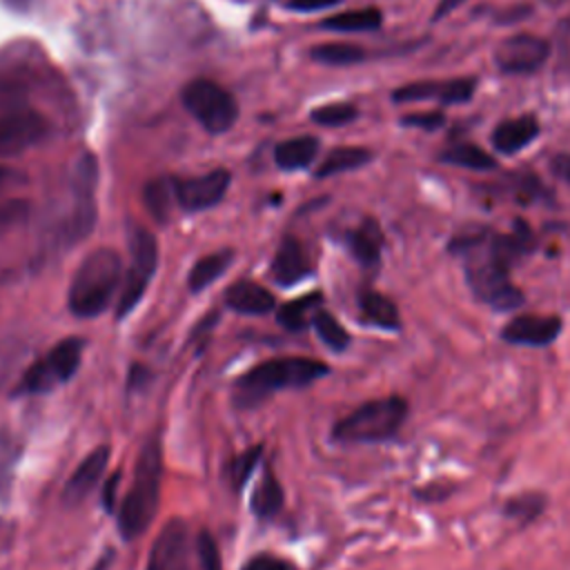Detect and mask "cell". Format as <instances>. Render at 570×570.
Segmentation results:
<instances>
[{"mask_svg":"<svg viewBox=\"0 0 570 570\" xmlns=\"http://www.w3.org/2000/svg\"><path fill=\"white\" fill-rule=\"evenodd\" d=\"M452 252L463 256L465 278L472 292L494 309H517L523 294L510 283V267L519 258V249L508 234H463L452 240Z\"/></svg>","mask_w":570,"mask_h":570,"instance_id":"1","label":"cell"},{"mask_svg":"<svg viewBox=\"0 0 570 570\" xmlns=\"http://www.w3.org/2000/svg\"><path fill=\"white\" fill-rule=\"evenodd\" d=\"M163 479V450L156 436H149L136 459L134 483L118 510V530L125 539L140 537L156 517Z\"/></svg>","mask_w":570,"mask_h":570,"instance_id":"2","label":"cell"},{"mask_svg":"<svg viewBox=\"0 0 570 570\" xmlns=\"http://www.w3.org/2000/svg\"><path fill=\"white\" fill-rule=\"evenodd\" d=\"M122 283V263L111 247L91 249L78 265L69 287V309L78 318H94L107 309Z\"/></svg>","mask_w":570,"mask_h":570,"instance_id":"3","label":"cell"},{"mask_svg":"<svg viewBox=\"0 0 570 570\" xmlns=\"http://www.w3.org/2000/svg\"><path fill=\"white\" fill-rule=\"evenodd\" d=\"M330 370L323 361L309 356H278L258 363L236 381L238 405H252L272 392L305 387Z\"/></svg>","mask_w":570,"mask_h":570,"instance_id":"4","label":"cell"},{"mask_svg":"<svg viewBox=\"0 0 570 570\" xmlns=\"http://www.w3.org/2000/svg\"><path fill=\"white\" fill-rule=\"evenodd\" d=\"M407 416V403L401 396L367 401L343 416L332 436L341 443H376L392 439Z\"/></svg>","mask_w":570,"mask_h":570,"instance_id":"5","label":"cell"},{"mask_svg":"<svg viewBox=\"0 0 570 570\" xmlns=\"http://www.w3.org/2000/svg\"><path fill=\"white\" fill-rule=\"evenodd\" d=\"M82 345L85 341L78 336H69L58 341L47 356L38 358L20 379L18 383V394H42L49 392L51 387L69 381L82 358Z\"/></svg>","mask_w":570,"mask_h":570,"instance_id":"6","label":"cell"},{"mask_svg":"<svg viewBox=\"0 0 570 570\" xmlns=\"http://www.w3.org/2000/svg\"><path fill=\"white\" fill-rule=\"evenodd\" d=\"M185 109L212 134L227 131L238 118V105L234 96L214 80H191L183 89Z\"/></svg>","mask_w":570,"mask_h":570,"instance_id":"7","label":"cell"},{"mask_svg":"<svg viewBox=\"0 0 570 570\" xmlns=\"http://www.w3.org/2000/svg\"><path fill=\"white\" fill-rule=\"evenodd\" d=\"M129 252H131V265L125 274L120 296L116 303L118 318H125L140 303L158 265V243L154 234L145 227H134L129 232Z\"/></svg>","mask_w":570,"mask_h":570,"instance_id":"8","label":"cell"},{"mask_svg":"<svg viewBox=\"0 0 570 570\" xmlns=\"http://www.w3.org/2000/svg\"><path fill=\"white\" fill-rule=\"evenodd\" d=\"M550 58V42L534 33H514L494 49V65L501 73L525 76L539 71Z\"/></svg>","mask_w":570,"mask_h":570,"instance_id":"9","label":"cell"},{"mask_svg":"<svg viewBox=\"0 0 570 570\" xmlns=\"http://www.w3.org/2000/svg\"><path fill=\"white\" fill-rule=\"evenodd\" d=\"M47 131L45 118L24 105L0 107V158L16 156L40 140Z\"/></svg>","mask_w":570,"mask_h":570,"instance_id":"10","label":"cell"},{"mask_svg":"<svg viewBox=\"0 0 570 570\" xmlns=\"http://www.w3.org/2000/svg\"><path fill=\"white\" fill-rule=\"evenodd\" d=\"M189 528L183 519H169L156 534L145 570H191Z\"/></svg>","mask_w":570,"mask_h":570,"instance_id":"11","label":"cell"},{"mask_svg":"<svg viewBox=\"0 0 570 570\" xmlns=\"http://www.w3.org/2000/svg\"><path fill=\"white\" fill-rule=\"evenodd\" d=\"M474 78H450V80H416L394 89V102H421L436 100L441 107L463 105L474 96Z\"/></svg>","mask_w":570,"mask_h":570,"instance_id":"12","label":"cell"},{"mask_svg":"<svg viewBox=\"0 0 570 570\" xmlns=\"http://www.w3.org/2000/svg\"><path fill=\"white\" fill-rule=\"evenodd\" d=\"M94 189H96V163L91 156H87L78 163V169L73 176V209L67 220V238L71 243L85 238L94 229V223H96Z\"/></svg>","mask_w":570,"mask_h":570,"instance_id":"13","label":"cell"},{"mask_svg":"<svg viewBox=\"0 0 570 570\" xmlns=\"http://www.w3.org/2000/svg\"><path fill=\"white\" fill-rule=\"evenodd\" d=\"M229 180L232 176L227 169H214L205 176L176 180V200L187 212L209 209L223 200V196L227 194Z\"/></svg>","mask_w":570,"mask_h":570,"instance_id":"14","label":"cell"},{"mask_svg":"<svg viewBox=\"0 0 570 570\" xmlns=\"http://www.w3.org/2000/svg\"><path fill=\"white\" fill-rule=\"evenodd\" d=\"M109 463V445H98L94 448L82 461L80 465L73 470V474L69 476V481L65 483L62 490V501L67 505H78L80 501H85L94 488L98 485V481L102 479L105 470Z\"/></svg>","mask_w":570,"mask_h":570,"instance_id":"15","label":"cell"},{"mask_svg":"<svg viewBox=\"0 0 570 570\" xmlns=\"http://www.w3.org/2000/svg\"><path fill=\"white\" fill-rule=\"evenodd\" d=\"M561 332V318L559 316H514L510 323H505L501 336L503 341L512 345H532L543 347L550 345Z\"/></svg>","mask_w":570,"mask_h":570,"instance_id":"16","label":"cell"},{"mask_svg":"<svg viewBox=\"0 0 570 570\" xmlns=\"http://www.w3.org/2000/svg\"><path fill=\"white\" fill-rule=\"evenodd\" d=\"M537 136H539V120H537V116L523 114V116H517V118L499 122L492 129L490 142H492V147L499 154L512 156V154L525 149Z\"/></svg>","mask_w":570,"mask_h":570,"instance_id":"17","label":"cell"},{"mask_svg":"<svg viewBox=\"0 0 570 570\" xmlns=\"http://www.w3.org/2000/svg\"><path fill=\"white\" fill-rule=\"evenodd\" d=\"M309 269L312 267H309V258H307L305 247L296 238L287 236L278 245V249L274 254V261H272L274 281L283 287H289V285L301 283L309 274Z\"/></svg>","mask_w":570,"mask_h":570,"instance_id":"18","label":"cell"},{"mask_svg":"<svg viewBox=\"0 0 570 570\" xmlns=\"http://www.w3.org/2000/svg\"><path fill=\"white\" fill-rule=\"evenodd\" d=\"M225 303L238 312V314H249V316H263L274 309L276 301L269 289L254 281H238L225 292Z\"/></svg>","mask_w":570,"mask_h":570,"instance_id":"19","label":"cell"},{"mask_svg":"<svg viewBox=\"0 0 570 570\" xmlns=\"http://www.w3.org/2000/svg\"><path fill=\"white\" fill-rule=\"evenodd\" d=\"M347 247L361 265L374 267L383 249V232L379 223L374 218H365L356 229L347 234Z\"/></svg>","mask_w":570,"mask_h":570,"instance_id":"20","label":"cell"},{"mask_svg":"<svg viewBox=\"0 0 570 570\" xmlns=\"http://www.w3.org/2000/svg\"><path fill=\"white\" fill-rule=\"evenodd\" d=\"M316 154H318V138L298 136V138H289V140L281 142L274 149V160L281 169L294 171V169H303V167L312 165Z\"/></svg>","mask_w":570,"mask_h":570,"instance_id":"21","label":"cell"},{"mask_svg":"<svg viewBox=\"0 0 570 570\" xmlns=\"http://www.w3.org/2000/svg\"><path fill=\"white\" fill-rule=\"evenodd\" d=\"M381 22H383L381 9L365 7V9H352V11L330 16L321 22V27L330 31H341V33H356V31H374L381 27Z\"/></svg>","mask_w":570,"mask_h":570,"instance_id":"22","label":"cell"},{"mask_svg":"<svg viewBox=\"0 0 570 570\" xmlns=\"http://www.w3.org/2000/svg\"><path fill=\"white\" fill-rule=\"evenodd\" d=\"M436 160L445 163V165H456L463 169H474V171L497 169V160L488 151H483L481 147H476L472 142H454V145L445 147L443 151H439Z\"/></svg>","mask_w":570,"mask_h":570,"instance_id":"23","label":"cell"},{"mask_svg":"<svg viewBox=\"0 0 570 570\" xmlns=\"http://www.w3.org/2000/svg\"><path fill=\"white\" fill-rule=\"evenodd\" d=\"M232 261H234L232 249H220V252H214V254H207V256L198 258L196 265L189 272V278H187L189 289L200 292V289L209 287L212 283H216L227 272Z\"/></svg>","mask_w":570,"mask_h":570,"instance_id":"24","label":"cell"},{"mask_svg":"<svg viewBox=\"0 0 570 570\" xmlns=\"http://www.w3.org/2000/svg\"><path fill=\"white\" fill-rule=\"evenodd\" d=\"M370 160H372V154L365 147H338V149H332L325 156V160L318 165L316 178H330L343 171H352L367 165Z\"/></svg>","mask_w":570,"mask_h":570,"instance_id":"25","label":"cell"},{"mask_svg":"<svg viewBox=\"0 0 570 570\" xmlns=\"http://www.w3.org/2000/svg\"><path fill=\"white\" fill-rule=\"evenodd\" d=\"M358 305H361L363 316L370 323H374L379 327H385V330H399V325H401L399 309H396V305L387 296H383V294H379L374 289H365L358 296Z\"/></svg>","mask_w":570,"mask_h":570,"instance_id":"26","label":"cell"},{"mask_svg":"<svg viewBox=\"0 0 570 570\" xmlns=\"http://www.w3.org/2000/svg\"><path fill=\"white\" fill-rule=\"evenodd\" d=\"M283 488L278 483V479L267 470L263 474V479L258 481L256 490L252 492V512L258 517V519H269L274 517L281 508H283Z\"/></svg>","mask_w":570,"mask_h":570,"instance_id":"27","label":"cell"},{"mask_svg":"<svg viewBox=\"0 0 570 570\" xmlns=\"http://www.w3.org/2000/svg\"><path fill=\"white\" fill-rule=\"evenodd\" d=\"M176 200V180L169 178H156L151 183H147L145 187V207L149 209V214L158 220L165 223L171 214Z\"/></svg>","mask_w":570,"mask_h":570,"instance_id":"28","label":"cell"},{"mask_svg":"<svg viewBox=\"0 0 570 570\" xmlns=\"http://www.w3.org/2000/svg\"><path fill=\"white\" fill-rule=\"evenodd\" d=\"M309 56L323 65L345 67V65L361 62L365 58V49L358 45H350V42H323V45L312 47Z\"/></svg>","mask_w":570,"mask_h":570,"instance_id":"29","label":"cell"},{"mask_svg":"<svg viewBox=\"0 0 570 570\" xmlns=\"http://www.w3.org/2000/svg\"><path fill=\"white\" fill-rule=\"evenodd\" d=\"M312 325H314L318 338H321L330 350L341 352V350H345V347L350 345V334H347V330H345L330 312H323V309L314 312Z\"/></svg>","mask_w":570,"mask_h":570,"instance_id":"30","label":"cell"},{"mask_svg":"<svg viewBox=\"0 0 570 570\" xmlns=\"http://www.w3.org/2000/svg\"><path fill=\"white\" fill-rule=\"evenodd\" d=\"M321 301H323L321 294L314 292V294H309V296H303V298H296V301L285 303V305L278 309V323H281L283 327H287L289 332L303 330L307 312H312Z\"/></svg>","mask_w":570,"mask_h":570,"instance_id":"31","label":"cell"},{"mask_svg":"<svg viewBox=\"0 0 570 570\" xmlns=\"http://www.w3.org/2000/svg\"><path fill=\"white\" fill-rule=\"evenodd\" d=\"M358 116L356 107L350 102H332V105H323L318 109H314L309 114V118L321 125V127H343L347 122H352Z\"/></svg>","mask_w":570,"mask_h":570,"instance_id":"32","label":"cell"},{"mask_svg":"<svg viewBox=\"0 0 570 570\" xmlns=\"http://www.w3.org/2000/svg\"><path fill=\"white\" fill-rule=\"evenodd\" d=\"M543 505H546L543 494H539V492H525V494H519V497L510 499V501L505 503L503 512H505L508 517L519 519V521H532L534 517L541 514Z\"/></svg>","mask_w":570,"mask_h":570,"instance_id":"33","label":"cell"},{"mask_svg":"<svg viewBox=\"0 0 570 570\" xmlns=\"http://www.w3.org/2000/svg\"><path fill=\"white\" fill-rule=\"evenodd\" d=\"M258 459H261V445L240 452V454L232 461V465H229V479H232V485H234L236 490H240V488L245 485V481L252 476V472H254Z\"/></svg>","mask_w":570,"mask_h":570,"instance_id":"34","label":"cell"},{"mask_svg":"<svg viewBox=\"0 0 570 570\" xmlns=\"http://www.w3.org/2000/svg\"><path fill=\"white\" fill-rule=\"evenodd\" d=\"M196 552H198L200 570H223L218 543H216V539L212 537L209 530H200L198 532V537H196Z\"/></svg>","mask_w":570,"mask_h":570,"instance_id":"35","label":"cell"},{"mask_svg":"<svg viewBox=\"0 0 570 570\" xmlns=\"http://www.w3.org/2000/svg\"><path fill=\"white\" fill-rule=\"evenodd\" d=\"M29 214V205L24 200H4L0 203V234L20 225Z\"/></svg>","mask_w":570,"mask_h":570,"instance_id":"36","label":"cell"},{"mask_svg":"<svg viewBox=\"0 0 570 570\" xmlns=\"http://www.w3.org/2000/svg\"><path fill=\"white\" fill-rule=\"evenodd\" d=\"M401 125L405 127H419L425 131H436L445 125V114L443 111H419V114H405L401 118Z\"/></svg>","mask_w":570,"mask_h":570,"instance_id":"37","label":"cell"},{"mask_svg":"<svg viewBox=\"0 0 570 570\" xmlns=\"http://www.w3.org/2000/svg\"><path fill=\"white\" fill-rule=\"evenodd\" d=\"M243 570H292V566L274 554H256L245 563Z\"/></svg>","mask_w":570,"mask_h":570,"instance_id":"38","label":"cell"},{"mask_svg":"<svg viewBox=\"0 0 570 570\" xmlns=\"http://www.w3.org/2000/svg\"><path fill=\"white\" fill-rule=\"evenodd\" d=\"M550 171L563 180V183H570V154H554L550 158Z\"/></svg>","mask_w":570,"mask_h":570,"instance_id":"39","label":"cell"},{"mask_svg":"<svg viewBox=\"0 0 570 570\" xmlns=\"http://www.w3.org/2000/svg\"><path fill=\"white\" fill-rule=\"evenodd\" d=\"M338 2L341 0H289L287 7L294 9V11H321V9L334 7Z\"/></svg>","mask_w":570,"mask_h":570,"instance_id":"40","label":"cell"},{"mask_svg":"<svg viewBox=\"0 0 570 570\" xmlns=\"http://www.w3.org/2000/svg\"><path fill=\"white\" fill-rule=\"evenodd\" d=\"M118 483H120V472L111 474L109 481H107L105 488H102V505H105L107 512H114V508H116V490H118Z\"/></svg>","mask_w":570,"mask_h":570,"instance_id":"41","label":"cell"},{"mask_svg":"<svg viewBox=\"0 0 570 570\" xmlns=\"http://www.w3.org/2000/svg\"><path fill=\"white\" fill-rule=\"evenodd\" d=\"M463 2H465V0H439L436 9H434V13H432V20H434V22L443 20V18L450 16L454 9H459Z\"/></svg>","mask_w":570,"mask_h":570,"instance_id":"42","label":"cell"},{"mask_svg":"<svg viewBox=\"0 0 570 570\" xmlns=\"http://www.w3.org/2000/svg\"><path fill=\"white\" fill-rule=\"evenodd\" d=\"M9 178H11V169H7V167L0 165V189L9 183Z\"/></svg>","mask_w":570,"mask_h":570,"instance_id":"43","label":"cell"}]
</instances>
